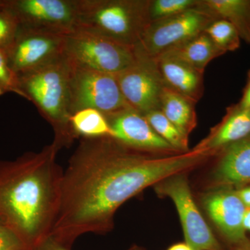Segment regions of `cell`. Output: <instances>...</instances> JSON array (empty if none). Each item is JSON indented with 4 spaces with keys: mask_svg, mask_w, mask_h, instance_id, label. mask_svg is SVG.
I'll return each instance as SVG.
<instances>
[{
    "mask_svg": "<svg viewBox=\"0 0 250 250\" xmlns=\"http://www.w3.org/2000/svg\"><path fill=\"white\" fill-rule=\"evenodd\" d=\"M143 152L111 137L82 138L63 170L60 208L49 236L71 249L82 235L106 233L125 202L210 154L196 149L155 158Z\"/></svg>",
    "mask_w": 250,
    "mask_h": 250,
    "instance_id": "cell-1",
    "label": "cell"
},
{
    "mask_svg": "<svg viewBox=\"0 0 250 250\" xmlns=\"http://www.w3.org/2000/svg\"><path fill=\"white\" fill-rule=\"evenodd\" d=\"M20 24L17 18L7 7L5 0L0 4V48L7 50L17 36Z\"/></svg>",
    "mask_w": 250,
    "mask_h": 250,
    "instance_id": "cell-24",
    "label": "cell"
},
{
    "mask_svg": "<svg viewBox=\"0 0 250 250\" xmlns=\"http://www.w3.org/2000/svg\"><path fill=\"white\" fill-rule=\"evenodd\" d=\"M149 2L140 0H78L77 29L136 47L150 22Z\"/></svg>",
    "mask_w": 250,
    "mask_h": 250,
    "instance_id": "cell-4",
    "label": "cell"
},
{
    "mask_svg": "<svg viewBox=\"0 0 250 250\" xmlns=\"http://www.w3.org/2000/svg\"><path fill=\"white\" fill-rule=\"evenodd\" d=\"M0 250H27L24 243L10 229L0 225Z\"/></svg>",
    "mask_w": 250,
    "mask_h": 250,
    "instance_id": "cell-26",
    "label": "cell"
},
{
    "mask_svg": "<svg viewBox=\"0 0 250 250\" xmlns=\"http://www.w3.org/2000/svg\"><path fill=\"white\" fill-rule=\"evenodd\" d=\"M64 56L75 65L115 76L137 60L136 47L81 29L65 36Z\"/></svg>",
    "mask_w": 250,
    "mask_h": 250,
    "instance_id": "cell-5",
    "label": "cell"
},
{
    "mask_svg": "<svg viewBox=\"0 0 250 250\" xmlns=\"http://www.w3.org/2000/svg\"><path fill=\"white\" fill-rule=\"evenodd\" d=\"M243 225L246 231H250V208H247L243 218Z\"/></svg>",
    "mask_w": 250,
    "mask_h": 250,
    "instance_id": "cell-30",
    "label": "cell"
},
{
    "mask_svg": "<svg viewBox=\"0 0 250 250\" xmlns=\"http://www.w3.org/2000/svg\"><path fill=\"white\" fill-rule=\"evenodd\" d=\"M65 36L20 27L6 50L11 68L18 77L60 59L64 55Z\"/></svg>",
    "mask_w": 250,
    "mask_h": 250,
    "instance_id": "cell-11",
    "label": "cell"
},
{
    "mask_svg": "<svg viewBox=\"0 0 250 250\" xmlns=\"http://www.w3.org/2000/svg\"><path fill=\"white\" fill-rule=\"evenodd\" d=\"M250 136V110L237 108L229 116L208 142L197 149L211 151L230 146Z\"/></svg>",
    "mask_w": 250,
    "mask_h": 250,
    "instance_id": "cell-18",
    "label": "cell"
},
{
    "mask_svg": "<svg viewBox=\"0 0 250 250\" xmlns=\"http://www.w3.org/2000/svg\"><path fill=\"white\" fill-rule=\"evenodd\" d=\"M156 191L170 197L178 212L186 242L194 250H220L218 241L197 208L187 180L180 174L164 179Z\"/></svg>",
    "mask_w": 250,
    "mask_h": 250,
    "instance_id": "cell-9",
    "label": "cell"
},
{
    "mask_svg": "<svg viewBox=\"0 0 250 250\" xmlns=\"http://www.w3.org/2000/svg\"><path fill=\"white\" fill-rule=\"evenodd\" d=\"M204 205L210 218L229 241L246 242L243 221L247 207L237 192L228 188L216 190L205 197Z\"/></svg>",
    "mask_w": 250,
    "mask_h": 250,
    "instance_id": "cell-13",
    "label": "cell"
},
{
    "mask_svg": "<svg viewBox=\"0 0 250 250\" xmlns=\"http://www.w3.org/2000/svg\"><path fill=\"white\" fill-rule=\"evenodd\" d=\"M164 54L182 61L199 72L204 73L208 62L225 54L204 31Z\"/></svg>",
    "mask_w": 250,
    "mask_h": 250,
    "instance_id": "cell-16",
    "label": "cell"
},
{
    "mask_svg": "<svg viewBox=\"0 0 250 250\" xmlns=\"http://www.w3.org/2000/svg\"><path fill=\"white\" fill-rule=\"evenodd\" d=\"M194 104L195 102L166 86L161 95L159 110L188 138L196 121Z\"/></svg>",
    "mask_w": 250,
    "mask_h": 250,
    "instance_id": "cell-17",
    "label": "cell"
},
{
    "mask_svg": "<svg viewBox=\"0 0 250 250\" xmlns=\"http://www.w3.org/2000/svg\"><path fill=\"white\" fill-rule=\"evenodd\" d=\"M70 125L77 138L95 139L112 137L111 126L104 114L93 108L75 112L70 117Z\"/></svg>",
    "mask_w": 250,
    "mask_h": 250,
    "instance_id": "cell-20",
    "label": "cell"
},
{
    "mask_svg": "<svg viewBox=\"0 0 250 250\" xmlns=\"http://www.w3.org/2000/svg\"><path fill=\"white\" fill-rule=\"evenodd\" d=\"M136 49V62L116 77L130 107L144 115L159 109L161 95L166 85L152 59Z\"/></svg>",
    "mask_w": 250,
    "mask_h": 250,
    "instance_id": "cell-10",
    "label": "cell"
},
{
    "mask_svg": "<svg viewBox=\"0 0 250 250\" xmlns=\"http://www.w3.org/2000/svg\"><path fill=\"white\" fill-rule=\"evenodd\" d=\"M204 7L215 18L229 21L242 39L250 43V1L246 0H207Z\"/></svg>",
    "mask_w": 250,
    "mask_h": 250,
    "instance_id": "cell-19",
    "label": "cell"
},
{
    "mask_svg": "<svg viewBox=\"0 0 250 250\" xmlns=\"http://www.w3.org/2000/svg\"><path fill=\"white\" fill-rule=\"evenodd\" d=\"M149 124L163 139L174 148V149L187 150V137L184 136L179 129L161 111L156 109L143 115Z\"/></svg>",
    "mask_w": 250,
    "mask_h": 250,
    "instance_id": "cell-21",
    "label": "cell"
},
{
    "mask_svg": "<svg viewBox=\"0 0 250 250\" xmlns=\"http://www.w3.org/2000/svg\"><path fill=\"white\" fill-rule=\"evenodd\" d=\"M234 250H250V247H243V248H238Z\"/></svg>",
    "mask_w": 250,
    "mask_h": 250,
    "instance_id": "cell-32",
    "label": "cell"
},
{
    "mask_svg": "<svg viewBox=\"0 0 250 250\" xmlns=\"http://www.w3.org/2000/svg\"><path fill=\"white\" fill-rule=\"evenodd\" d=\"M1 1H2V0H0V4H1Z\"/></svg>",
    "mask_w": 250,
    "mask_h": 250,
    "instance_id": "cell-33",
    "label": "cell"
},
{
    "mask_svg": "<svg viewBox=\"0 0 250 250\" xmlns=\"http://www.w3.org/2000/svg\"><path fill=\"white\" fill-rule=\"evenodd\" d=\"M20 27L67 35L77 28L78 0H5Z\"/></svg>",
    "mask_w": 250,
    "mask_h": 250,
    "instance_id": "cell-8",
    "label": "cell"
},
{
    "mask_svg": "<svg viewBox=\"0 0 250 250\" xmlns=\"http://www.w3.org/2000/svg\"><path fill=\"white\" fill-rule=\"evenodd\" d=\"M168 250H194L187 243H179L169 248Z\"/></svg>",
    "mask_w": 250,
    "mask_h": 250,
    "instance_id": "cell-31",
    "label": "cell"
},
{
    "mask_svg": "<svg viewBox=\"0 0 250 250\" xmlns=\"http://www.w3.org/2000/svg\"><path fill=\"white\" fill-rule=\"evenodd\" d=\"M215 18L205 7H196L172 17L150 22L136 47L149 58H155L202 34Z\"/></svg>",
    "mask_w": 250,
    "mask_h": 250,
    "instance_id": "cell-7",
    "label": "cell"
},
{
    "mask_svg": "<svg viewBox=\"0 0 250 250\" xmlns=\"http://www.w3.org/2000/svg\"><path fill=\"white\" fill-rule=\"evenodd\" d=\"M195 0H156L150 1L149 18L150 22L172 17L196 8L200 4Z\"/></svg>",
    "mask_w": 250,
    "mask_h": 250,
    "instance_id": "cell-23",
    "label": "cell"
},
{
    "mask_svg": "<svg viewBox=\"0 0 250 250\" xmlns=\"http://www.w3.org/2000/svg\"><path fill=\"white\" fill-rule=\"evenodd\" d=\"M70 63L65 56L18 76L22 98L34 103L52 126L59 150L77 139L70 125Z\"/></svg>",
    "mask_w": 250,
    "mask_h": 250,
    "instance_id": "cell-3",
    "label": "cell"
},
{
    "mask_svg": "<svg viewBox=\"0 0 250 250\" xmlns=\"http://www.w3.org/2000/svg\"><path fill=\"white\" fill-rule=\"evenodd\" d=\"M205 32L225 53L228 51L236 50L239 47L241 39L239 33L236 28L226 20L215 18L207 26Z\"/></svg>",
    "mask_w": 250,
    "mask_h": 250,
    "instance_id": "cell-22",
    "label": "cell"
},
{
    "mask_svg": "<svg viewBox=\"0 0 250 250\" xmlns=\"http://www.w3.org/2000/svg\"><path fill=\"white\" fill-rule=\"evenodd\" d=\"M106 117L111 126V138L125 146L142 151L174 150L156 134L145 116L133 108Z\"/></svg>",
    "mask_w": 250,
    "mask_h": 250,
    "instance_id": "cell-12",
    "label": "cell"
},
{
    "mask_svg": "<svg viewBox=\"0 0 250 250\" xmlns=\"http://www.w3.org/2000/svg\"><path fill=\"white\" fill-rule=\"evenodd\" d=\"M217 182L225 187H242L250 182V136L228 146L220 161Z\"/></svg>",
    "mask_w": 250,
    "mask_h": 250,
    "instance_id": "cell-15",
    "label": "cell"
},
{
    "mask_svg": "<svg viewBox=\"0 0 250 250\" xmlns=\"http://www.w3.org/2000/svg\"><path fill=\"white\" fill-rule=\"evenodd\" d=\"M69 63L71 116L85 108L98 110L106 116L131 108L125 100L115 75L80 66L70 62Z\"/></svg>",
    "mask_w": 250,
    "mask_h": 250,
    "instance_id": "cell-6",
    "label": "cell"
},
{
    "mask_svg": "<svg viewBox=\"0 0 250 250\" xmlns=\"http://www.w3.org/2000/svg\"><path fill=\"white\" fill-rule=\"evenodd\" d=\"M237 193L247 208H250V187L243 188Z\"/></svg>",
    "mask_w": 250,
    "mask_h": 250,
    "instance_id": "cell-28",
    "label": "cell"
},
{
    "mask_svg": "<svg viewBox=\"0 0 250 250\" xmlns=\"http://www.w3.org/2000/svg\"><path fill=\"white\" fill-rule=\"evenodd\" d=\"M9 93L22 97L18 77L10 65L7 52L0 48V96Z\"/></svg>",
    "mask_w": 250,
    "mask_h": 250,
    "instance_id": "cell-25",
    "label": "cell"
},
{
    "mask_svg": "<svg viewBox=\"0 0 250 250\" xmlns=\"http://www.w3.org/2000/svg\"><path fill=\"white\" fill-rule=\"evenodd\" d=\"M53 143L39 152L0 161V225L32 250L50 235L58 216L63 170Z\"/></svg>",
    "mask_w": 250,
    "mask_h": 250,
    "instance_id": "cell-2",
    "label": "cell"
},
{
    "mask_svg": "<svg viewBox=\"0 0 250 250\" xmlns=\"http://www.w3.org/2000/svg\"><path fill=\"white\" fill-rule=\"evenodd\" d=\"M152 59L166 87L195 103L200 98L203 73L166 54Z\"/></svg>",
    "mask_w": 250,
    "mask_h": 250,
    "instance_id": "cell-14",
    "label": "cell"
},
{
    "mask_svg": "<svg viewBox=\"0 0 250 250\" xmlns=\"http://www.w3.org/2000/svg\"><path fill=\"white\" fill-rule=\"evenodd\" d=\"M238 107L250 110V80Z\"/></svg>",
    "mask_w": 250,
    "mask_h": 250,
    "instance_id": "cell-29",
    "label": "cell"
},
{
    "mask_svg": "<svg viewBox=\"0 0 250 250\" xmlns=\"http://www.w3.org/2000/svg\"><path fill=\"white\" fill-rule=\"evenodd\" d=\"M32 250H71L70 248L56 241L52 237L48 236L46 239Z\"/></svg>",
    "mask_w": 250,
    "mask_h": 250,
    "instance_id": "cell-27",
    "label": "cell"
}]
</instances>
